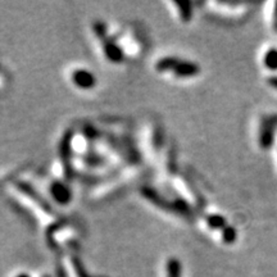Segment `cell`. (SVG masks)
<instances>
[{
    "mask_svg": "<svg viewBox=\"0 0 277 277\" xmlns=\"http://www.w3.org/2000/svg\"><path fill=\"white\" fill-rule=\"evenodd\" d=\"M263 63L271 71H276L277 69V49L272 48V49L267 50L266 54L263 57Z\"/></svg>",
    "mask_w": 277,
    "mask_h": 277,
    "instance_id": "4",
    "label": "cell"
},
{
    "mask_svg": "<svg viewBox=\"0 0 277 277\" xmlns=\"http://www.w3.org/2000/svg\"><path fill=\"white\" fill-rule=\"evenodd\" d=\"M175 71L173 73H176L180 77H190V76H194L198 73V67L193 63H180L177 62V64L175 66V68L172 69Z\"/></svg>",
    "mask_w": 277,
    "mask_h": 277,
    "instance_id": "3",
    "label": "cell"
},
{
    "mask_svg": "<svg viewBox=\"0 0 277 277\" xmlns=\"http://www.w3.org/2000/svg\"><path fill=\"white\" fill-rule=\"evenodd\" d=\"M276 27H277V22H276Z\"/></svg>",
    "mask_w": 277,
    "mask_h": 277,
    "instance_id": "11",
    "label": "cell"
},
{
    "mask_svg": "<svg viewBox=\"0 0 277 277\" xmlns=\"http://www.w3.org/2000/svg\"><path fill=\"white\" fill-rule=\"evenodd\" d=\"M268 83L272 86V87L277 89V77H271V78H269Z\"/></svg>",
    "mask_w": 277,
    "mask_h": 277,
    "instance_id": "9",
    "label": "cell"
},
{
    "mask_svg": "<svg viewBox=\"0 0 277 277\" xmlns=\"http://www.w3.org/2000/svg\"><path fill=\"white\" fill-rule=\"evenodd\" d=\"M52 194H53V197L61 203H66L67 200L69 199L68 190H67L64 186H62L61 183H54V185L52 186Z\"/></svg>",
    "mask_w": 277,
    "mask_h": 277,
    "instance_id": "5",
    "label": "cell"
},
{
    "mask_svg": "<svg viewBox=\"0 0 277 277\" xmlns=\"http://www.w3.org/2000/svg\"><path fill=\"white\" fill-rule=\"evenodd\" d=\"M72 78L75 85H77L78 87H82V89H89V87L95 85L94 76L89 71H86V69H77V71H75Z\"/></svg>",
    "mask_w": 277,
    "mask_h": 277,
    "instance_id": "2",
    "label": "cell"
},
{
    "mask_svg": "<svg viewBox=\"0 0 277 277\" xmlns=\"http://www.w3.org/2000/svg\"><path fill=\"white\" fill-rule=\"evenodd\" d=\"M17 277H30V276L26 273H20V274H17Z\"/></svg>",
    "mask_w": 277,
    "mask_h": 277,
    "instance_id": "10",
    "label": "cell"
},
{
    "mask_svg": "<svg viewBox=\"0 0 277 277\" xmlns=\"http://www.w3.org/2000/svg\"><path fill=\"white\" fill-rule=\"evenodd\" d=\"M167 277H180V264L177 261H171L167 266Z\"/></svg>",
    "mask_w": 277,
    "mask_h": 277,
    "instance_id": "7",
    "label": "cell"
},
{
    "mask_svg": "<svg viewBox=\"0 0 277 277\" xmlns=\"http://www.w3.org/2000/svg\"><path fill=\"white\" fill-rule=\"evenodd\" d=\"M208 223H209V226L213 228L227 227V224H226V219H224L223 217L218 216V214H213L211 218H208Z\"/></svg>",
    "mask_w": 277,
    "mask_h": 277,
    "instance_id": "6",
    "label": "cell"
},
{
    "mask_svg": "<svg viewBox=\"0 0 277 277\" xmlns=\"http://www.w3.org/2000/svg\"><path fill=\"white\" fill-rule=\"evenodd\" d=\"M236 239V230L235 228L230 227V226H227V227L223 228V240L226 241V243H234Z\"/></svg>",
    "mask_w": 277,
    "mask_h": 277,
    "instance_id": "8",
    "label": "cell"
},
{
    "mask_svg": "<svg viewBox=\"0 0 277 277\" xmlns=\"http://www.w3.org/2000/svg\"><path fill=\"white\" fill-rule=\"evenodd\" d=\"M277 127V117L268 116L263 119L261 127V135H259V145L262 149H269L273 144L274 130Z\"/></svg>",
    "mask_w": 277,
    "mask_h": 277,
    "instance_id": "1",
    "label": "cell"
}]
</instances>
